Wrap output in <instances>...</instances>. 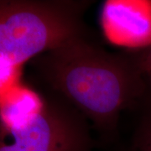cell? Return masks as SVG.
Returning <instances> with one entry per match:
<instances>
[{
	"label": "cell",
	"instance_id": "cell-2",
	"mask_svg": "<svg viewBox=\"0 0 151 151\" xmlns=\"http://www.w3.org/2000/svg\"><path fill=\"white\" fill-rule=\"evenodd\" d=\"M82 0H0V59L23 65L70 40L85 36Z\"/></svg>",
	"mask_w": 151,
	"mask_h": 151
},
{
	"label": "cell",
	"instance_id": "cell-8",
	"mask_svg": "<svg viewBox=\"0 0 151 151\" xmlns=\"http://www.w3.org/2000/svg\"><path fill=\"white\" fill-rule=\"evenodd\" d=\"M139 65L147 83V86L151 92V46L150 50L139 60Z\"/></svg>",
	"mask_w": 151,
	"mask_h": 151
},
{
	"label": "cell",
	"instance_id": "cell-3",
	"mask_svg": "<svg viewBox=\"0 0 151 151\" xmlns=\"http://www.w3.org/2000/svg\"><path fill=\"white\" fill-rule=\"evenodd\" d=\"M93 146L84 116L55 93L45 96L42 113L27 126L0 124V151H92Z\"/></svg>",
	"mask_w": 151,
	"mask_h": 151
},
{
	"label": "cell",
	"instance_id": "cell-6",
	"mask_svg": "<svg viewBox=\"0 0 151 151\" xmlns=\"http://www.w3.org/2000/svg\"><path fill=\"white\" fill-rule=\"evenodd\" d=\"M22 65L0 59V97L20 84Z\"/></svg>",
	"mask_w": 151,
	"mask_h": 151
},
{
	"label": "cell",
	"instance_id": "cell-7",
	"mask_svg": "<svg viewBox=\"0 0 151 151\" xmlns=\"http://www.w3.org/2000/svg\"><path fill=\"white\" fill-rule=\"evenodd\" d=\"M135 151H151V109L142 119L134 138Z\"/></svg>",
	"mask_w": 151,
	"mask_h": 151
},
{
	"label": "cell",
	"instance_id": "cell-1",
	"mask_svg": "<svg viewBox=\"0 0 151 151\" xmlns=\"http://www.w3.org/2000/svg\"><path fill=\"white\" fill-rule=\"evenodd\" d=\"M50 91L91 120L103 134L114 131L123 111L145 90L139 61L109 53L76 37L33 59Z\"/></svg>",
	"mask_w": 151,
	"mask_h": 151
},
{
	"label": "cell",
	"instance_id": "cell-5",
	"mask_svg": "<svg viewBox=\"0 0 151 151\" xmlns=\"http://www.w3.org/2000/svg\"><path fill=\"white\" fill-rule=\"evenodd\" d=\"M45 96L21 83L0 97V124L7 129H21L42 113Z\"/></svg>",
	"mask_w": 151,
	"mask_h": 151
},
{
	"label": "cell",
	"instance_id": "cell-4",
	"mask_svg": "<svg viewBox=\"0 0 151 151\" xmlns=\"http://www.w3.org/2000/svg\"><path fill=\"white\" fill-rule=\"evenodd\" d=\"M101 25L110 43L127 48L151 46L150 0H108Z\"/></svg>",
	"mask_w": 151,
	"mask_h": 151
}]
</instances>
